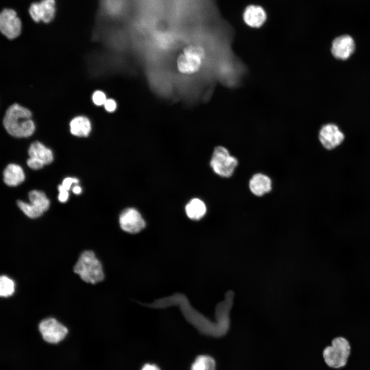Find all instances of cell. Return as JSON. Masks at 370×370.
<instances>
[{"mask_svg":"<svg viewBox=\"0 0 370 370\" xmlns=\"http://www.w3.org/2000/svg\"><path fill=\"white\" fill-rule=\"evenodd\" d=\"M141 370H160L159 368L156 365L146 364Z\"/></svg>","mask_w":370,"mask_h":370,"instance_id":"484cf974","label":"cell"},{"mask_svg":"<svg viewBox=\"0 0 370 370\" xmlns=\"http://www.w3.org/2000/svg\"><path fill=\"white\" fill-rule=\"evenodd\" d=\"M79 180L76 178L67 177L62 182V186L67 190L69 191L73 183H78Z\"/></svg>","mask_w":370,"mask_h":370,"instance_id":"d4e9b609","label":"cell"},{"mask_svg":"<svg viewBox=\"0 0 370 370\" xmlns=\"http://www.w3.org/2000/svg\"><path fill=\"white\" fill-rule=\"evenodd\" d=\"M44 340L50 343H57L62 340L68 333L67 328L52 318L42 320L39 326Z\"/></svg>","mask_w":370,"mask_h":370,"instance_id":"52a82bcc","label":"cell"},{"mask_svg":"<svg viewBox=\"0 0 370 370\" xmlns=\"http://www.w3.org/2000/svg\"><path fill=\"white\" fill-rule=\"evenodd\" d=\"M22 22L16 11L10 8L4 9L0 14V31L8 39L12 40L20 35Z\"/></svg>","mask_w":370,"mask_h":370,"instance_id":"8992f818","label":"cell"},{"mask_svg":"<svg viewBox=\"0 0 370 370\" xmlns=\"http://www.w3.org/2000/svg\"><path fill=\"white\" fill-rule=\"evenodd\" d=\"M70 132L77 137H86L91 130L89 119L85 116H76L69 123Z\"/></svg>","mask_w":370,"mask_h":370,"instance_id":"2e32d148","label":"cell"},{"mask_svg":"<svg viewBox=\"0 0 370 370\" xmlns=\"http://www.w3.org/2000/svg\"><path fill=\"white\" fill-rule=\"evenodd\" d=\"M14 291V283L11 279L6 275H2L0 278V295L3 297L11 295Z\"/></svg>","mask_w":370,"mask_h":370,"instance_id":"ffe728a7","label":"cell"},{"mask_svg":"<svg viewBox=\"0 0 370 370\" xmlns=\"http://www.w3.org/2000/svg\"><path fill=\"white\" fill-rule=\"evenodd\" d=\"M319 139L324 148L331 150L342 143L344 139V135L336 125L329 123L321 128Z\"/></svg>","mask_w":370,"mask_h":370,"instance_id":"30bf717a","label":"cell"},{"mask_svg":"<svg viewBox=\"0 0 370 370\" xmlns=\"http://www.w3.org/2000/svg\"><path fill=\"white\" fill-rule=\"evenodd\" d=\"M213 358L207 355L198 356L192 364L191 370H215Z\"/></svg>","mask_w":370,"mask_h":370,"instance_id":"d6986e66","label":"cell"},{"mask_svg":"<svg viewBox=\"0 0 370 370\" xmlns=\"http://www.w3.org/2000/svg\"><path fill=\"white\" fill-rule=\"evenodd\" d=\"M29 199L30 206L39 217L49 207V200L45 193L42 191L38 190L30 191L29 193Z\"/></svg>","mask_w":370,"mask_h":370,"instance_id":"e0dca14e","label":"cell"},{"mask_svg":"<svg viewBox=\"0 0 370 370\" xmlns=\"http://www.w3.org/2000/svg\"><path fill=\"white\" fill-rule=\"evenodd\" d=\"M4 181L11 187H15L23 182L25 179V174L22 168L15 164H9L4 171Z\"/></svg>","mask_w":370,"mask_h":370,"instance_id":"5bb4252c","label":"cell"},{"mask_svg":"<svg viewBox=\"0 0 370 370\" xmlns=\"http://www.w3.org/2000/svg\"><path fill=\"white\" fill-rule=\"evenodd\" d=\"M206 58V51L200 46L191 45L186 47L177 59L178 70L182 73L192 74L200 68Z\"/></svg>","mask_w":370,"mask_h":370,"instance_id":"3957f363","label":"cell"},{"mask_svg":"<svg viewBox=\"0 0 370 370\" xmlns=\"http://www.w3.org/2000/svg\"><path fill=\"white\" fill-rule=\"evenodd\" d=\"M249 188L252 194L257 196H262L271 190L272 181L267 175L257 173L250 180Z\"/></svg>","mask_w":370,"mask_h":370,"instance_id":"4fadbf2b","label":"cell"},{"mask_svg":"<svg viewBox=\"0 0 370 370\" xmlns=\"http://www.w3.org/2000/svg\"><path fill=\"white\" fill-rule=\"evenodd\" d=\"M243 20L246 25L252 28H260L267 20V13L260 6L250 5L243 13Z\"/></svg>","mask_w":370,"mask_h":370,"instance_id":"7c38bea8","label":"cell"},{"mask_svg":"<svg viewBox=\"0 0 370 370\" xmlns=\"http://www.w3.org/2000/svg\"><path fill=\"white\" fill-rule=\"evenodd\" d=\"M186 213L188 217L194 220L202 218L206 214L207 207L201 199L195 198L192 199L186 205Z\"/></svg>","mask_w":370,"mask_h":370,"instance_id":"ac0fdd59","label":"cell"},{"mask_svg":"<svg viewBox=\"0 0 370 370\" xmlns=\"http://www.w3.org/2000/svg\"><path fill=\"white\" fill-rule=\"evenodd\" d=\"M119 224L123 231L132 234L140 232L146 225L141 214L133 208H128L122 211L119 216Z\"/></svg>","mask_w":370,"mask_h":370,"instance_id":"ba28073f","label":"cell"},{"mask_svg":"<svg viewBox=\"0 0 370 370\" xmlns=\"http://www.w3.org/2000/svg\"><path fill=\"white\" fill-rule=\"evenodd\" d=\"M238 164L236 158L230 155L225 147L218 146L213 151L210 161V166L218 175L224 177L232 176Z\"/></svg>","mask_w":370,"mask_h":370,"instance_id":"5b68a950","label":"cell"},{"mask_svg":"<svg viewBox=\"0 0 370 370\" xmlns=\"http://www.w3.org/2000/svg\"><path fill=\"white\" fill-rule=\"evenodd\" d=\"M92 101L96 106L103 105L107 99L105 94L100 90H97L92 94Z\"/></svg>","mask_w":370,"mask_h":370,"instance_id":"44dd1931","label":"cell"},{"mask_svg":"<svg viewBox=\"0 0 370 370\" xmlns=\"http://www.w3.org/2000/svg\"><path fill=\"white\" fill-rule=\"evenodd\" d=\"M30 157L35 158L45 165L50 163L53 159L51 151L39 141L31 144L28 149Z\"/></svg>","mask_w":370,"mask_h":370,"instance_id":"9a60e30c","label":"cell"},{"mask_svg":"<svg viewBox=\"0 0 370 370\" xmlns=\"http://www.w3.org/2000/svg\"><path fill=\"white\" fill-rule=\"evenodd\" d=\"M350 351L348 341L343 337H337L332 340L330 346L324 349L323 356L328 366L340 368L346 364Z\"/></svg>","mask_w":370,"mask_h":370,"instance_id":"277c9868","label":"cell"},{"mask_svg":"<svg viewBox=\"0 0 370 370\" xmlns=\"http://www.w3.org/2000/svg\"><path fill=\"white\" fill-rule=\"evenodd\" d=\"M355 44L354 39L348 35L339 36L332 42L331 51L333 56L340 60H346L354 53Z\"/></svg>","mask_w":370,"mask_h":370,"instance_id":"8fae6325","label":"cell"},{"mask_svg":"<svg viewBox=\"0 0 370 370\" xmlns=\"http://www.w3.org/2000/svg\"><path fill=\"white\" fill-rule=\"evenodd\" d=\"M29 15L35 22L42 21L48 23L54 18L55 13V0H41L32 3L29 8Z\"/></svg>","mask_w":370,"mask_h":370,"instance_id":"9c48e42d","label":"cell"},{"mask_svg":"<svg viewBox=\"0 0 370 370\" xmlns=\"http://www.w3.org/2000/svg\"><path fill=\"white\" fill-rule=\"evenodd\" d=\"M72 190L75 194H80L82 192L81 188L79 186H74Z\"/></svg>","mask_w":370,"mask_h":370,"instance_id":"4316f807","label":"cell"},{"mask_svg":"<svg viewBox=\"0 0 370 370\" xmlns=\"http://www.w3.org/2000/svg\"><path fill=\"white\" fill-rule=\"evenodd\" d=\"M58 190L59 191V200L61 202L67 201L69 196L68 191L65 189L62 184L58 186Z\"/></svg>","mask_w":370,"mask_h":370,"instance_id":"cb8c5ba5","label":"cell"},{"mask_svg":"<svg viewBox=\"0 0 370 370\" xmlns=\"http://www.w3.org/2000/svg\"><path fill=\"white\" fill-rule=\"evenodd\" d=\"M27 164L29 167L34 170L41 169L45 165L41 161L32 157H29L27 161Z\"/></svg>","mask_w":370,"mask_h":370,"instance_id":"7402d4cb","label":"cell"},{"mask_svg":"<svg viewBox=\"0 0 370 370\" xmlns=\"http://www.w3.org/2000/svg\"><path fill=\"white\" fill-rule=\"evenodd\" d=\"M73 271L83 281L92 284L102 281L104 276L101 262L94 252L90 250L82 253Z\"/></svg>","mask_w":370,"mask_h":370,"instance_id":"7a4b0ae2","label":"cell"},{"mask_svg":"<svg viewBox=\"0 0 370 370\" xmlns=\"http://www.w3.org/2000/svg\"><path fill=\"white\" fill-rule=\"evenodd\" d=\"M105 109L109 112L113 113L117 108V105L115 100L109 98L107 99L103 105Z\"/></svg>","mask_w":370,"mask_h":370,"instance_id":"603a6c76","label":"cell"},{"mask_svg":"<svg viewBox=\"0 0 370 370\" xmlns=\"http://www.w3.org/2000/svg\"><path fill=\"white\" fill-rule=\"evenodd\" d=\"M3 123L6 131L10 135L17 138L29 137L35 129L31 111L17 103L8 107L5 113Z\"/></svg>","mask_w":370,"mask_h":370,"instance_id":"6da1fadb","label":"cell"}]
</instances>
